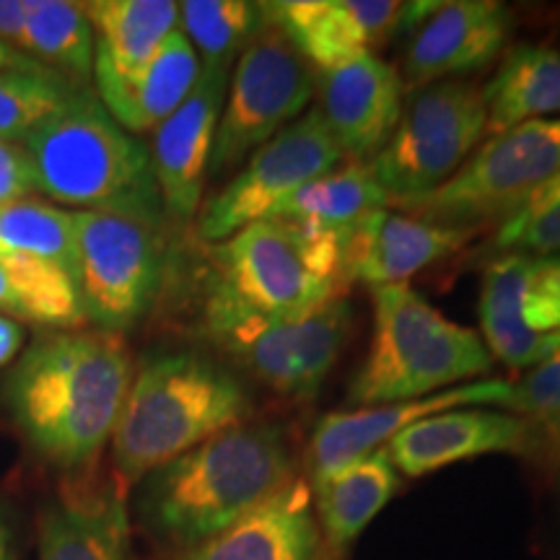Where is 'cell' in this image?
Masks as SVG:
<instances>
[{"label": "cell", "mask_w": 560, "mask_h": 560, "mask_svg": "<svg viewBox=\"0 0 560 560\" xmlns=\"http://www.w3.org/2000/svg\"><path fill=\"white\" fill-rule=\"evenodd\" d=\"M24 34L16 50L75 86H86L94 75V30L83 5L66 0H24Z\"/></svg>", "instance_id": "83f0119b"}, {"label": "cell", "mask_w": 560, "mask_h": 560, "mask_svg": "<svg viewBox=\"0 0 560 560\" xmlns=\"http://www.w3.org/2000/svg\"><path fill=\"white\" fill-rule=\"evenodd\" d=\"M24 149L37 174V190L52 200L151 223L166 219L149 145L86 89L34 128Z\"/></svg>", "instance_id": "277c9868"}, {"label": "cell", "mask_w": 560, "mask_h": 560, "mask_svg": "<svg viewBox=\"0 0 560 560\" xmlns=\"http://www.w3.org/2000/svg\"><path fill=\"white\" fill-rule=\"evenodd\" d=\"M490 249L495 255H558L560 252V172L545 179L514 213L499 223Z\"/></svg>", "instance_id": "d6a6232c"}, {"label": "cell", "mask_w": 560, "mask_h": 560, "mask_svg": "<svg viewBox=\"0 0 560 560\" xmlns=\"http://www.w3.org/2000/svg\"><path fill=\"white\" fill-rule=\"evenodd\" d=\"M26 9L21 0H0V42L16 47L24 34Z\"/></svg>", "instance_id": "d590c367"}, {"label": "cell", "mask_w": 560, "mask_h": 560, "mask_svg": "<svg viewBox=\"0 0 560 560\" xmlns=\"http://www.w3.org/2000/svg\"><path fill=\"white\" fill-rule=\"evenodd\" d=\"M83 319L102 332L132 330L156 304L166 272L161 223L75 210Z\"/></svg>", "instance_id": "30bf717a"}, {"label": "cell", "mask_w": 560, "mask_h": 560, "mask_svg": "<svg viewBox=\"0 0 560 560\" xmlns=\"http://www.w3.org/2000/svg\"><path fill=\"white\" fill-rule=\"evenodd\" d=\"M0 247L58 265L79 285V242L70 210L37 200L5 202L0 206Z\"/></svg>", "instance_id": "4dcf8cb0"}, {"label": "cell", "mask_w": 560, "mask_h": 560, "mask_svg": "<svg viewBox=\"0 0 560 560\" xmlns=\"http://www.w3.org/2000/svg\"><path fill=\"white\" fill-rule=\"evenodd\" d=\"M202 62L179 30L161 45L149 66L132 75L96 73V91L107 112L132 136L156 130L190 96Z\"/></svg>", "instance_id": "7402d4cb"}, {"label": "cell", "mask_w": 560, "mask_h": 560, "mask_svg": "<svg viewBox=\"0 0 560 560\" xmlns=\"http://www.w3.org/2000/svg\"><path fill=\"white\" fill-rule=\"evenodd\" d=\"M384 450L405 478H423L454 462L486 454H516L545 465L560 459V446L540 425L514 412L488 408L436 412L392 436Z\"/></svg>", "instance_id": "5bb4252c"}, {"label": "cell", "mask_w": 560, "mask_h": 560, "mask_svg": "<svg viewBox=\"0 0 560 560\" xmlns=\"http://www.w3.org/2000/svg\"><path fill=\"white\" fill-rule=\"evenodd\" d=\"M342 234L285 219L249 223L213 247L206 296L257 319L306 317L346 285Z\"/></svg>", "instance_id": "8992f818"}, {"label": "cell", "mask_w": 560, "mask_h": 560, "mask_svg": "<svg viewBox=\"0 0 560 560\" xmlns=\"http://www.w3.org/2000/svg\"><path fill=\"white\" fill-rule=\"evenodd\" d=\"M174 560H332L314 514L312 490L291 480L229 529Z\"/></svg>", "instance_id": "44dd1931"}, {"label": "cell", "mask_w": 560, "mask_h": 560, "mask_svg": "<svg viewBox=\"0 0 560 560\" xmlns=\"http://www.w3.org/2000/svg\"><path fill=\"white\" fill-rule=\"evenodd\" d=\"M503 410L540 425L560 446V350L532 366L520 382H511Z\"/></svg>", "instance_id": "836d02e7"}, {"label": "cell", "mask_w": 560, "mask_h": 560, "mask_svg": "<svg viewBox=\"0 0 560 560\" xmlns=\"http://www.w3.org/2000/svg\"><path fill=\"white\" fill-rule=\"evenodd\" d=\"M291 480L296 465L283 431L244 420L145 475L138 516L156 540L182 552L229 529Z\"/></svg>", "instance_id": "7a4b0ae2"}, {"label": "cell", "mask_w": 560, "mask_h": 560, "mask_svg": "<svg viewBox=\"0 0 560 560\" xmlns=\"http://www.w3.org/2000/svg\"><path fill=\"white\" fill-rule=\"evenodd\" d=\"M252 400L221 363L195 350H172L143 361L112 433L117 490L138 486L223 429L244 423Z\"/></svg>", "instance_id": "3957f363"}, {"label": "cell", "mask_w": 560, "mask_h": 560, "mask_svg": "<svg viewBox=\"0 0 560 560\" xmlns=\"http://www.w3.org/2000/svg\"><path fill=\"white\" fill-rule=\"evenodd\" d=\"M0 560H16V558H13L11 532H9V527H5L3 516H0Z\"/></svg>", "instance_id": "f35d334b"}, {"label": "cell", "mask_w": 560, "mask_h": 560, "mask_svg": "<svg viewBox=\"0 0 560 560\" xmlns=\"http://www.w3.org/2000/svg\"><path fill=\"white\" fill-rule=\"evenodd\" d=\"M37 192V174L30 151L19 140L0 138V206L30 200Z\"/></svg>", "instance_id": "e575fe53"}, {"label": "cell", "mask_w": 560, "mask_h": 560, "mask_svg": "<svg viewBox=\"0 0 560 560\" xmlns=\"http://www.w3.org/2000/svg\"><path fill=\"white\" fill-rule=\"evenodd\" d=\"M226 86L229 66H202L190 96L153 130V177L164 213L174 221H190L200 208Z\"/></svg>", "instance_id": "9a60e30c"}, {"label": "cell", "mask_w": 560, "mask_h": 560, "mask_svg": "<svg viewBox=\"0 0 560 560\" xmlns=\"http://www.w3.org/2000/svg\"><path fill=\"white\" fill-rule=\"evenodd\" d=\"M0 317L24 319L32 325L79 327L83 319L75 280L37 257L0 247Z\"/></svg>", "instance_id": "4316f807"}, {"label": "cell", "mask_w": 560, "mask_h": 560, "mask_svg": "<svg viewBox=\"0 0 560 560\" xmlns=\"http://www.w3.org/2000/svg\"><path fill=\"white\" fill-rule=\"evenodd\" d=\"M509 392V380H480L420 397V400L330 412L317 423L310 439V450H306L312 486L332 478L350 462L387 446L392 436L418 420L436 416V412L467 408V405H503Z\"/></svg>", "instance_id": "2e32d148"}, {"label": "cell", "mask_w": 560, "mask_h": 560, "mask_svg": "<svg viewBox=\"0 0 560 560\" xmlns=\"http://www.w3.org/2000/svg\"><path fill=\"white\" fill-rule=\"evenodd\" d=\"M482 91L488 136L560 112V50L545 45L514 47Z\"/></svg>", "instance_id": "484cf974"}, {"label": "cell", "mask_w": 560, "mask_h": 560, "mask_svg": "<svg viewBox=\"0 0 560 560\" xmlns=\"http://www.w3.org/2000/svg\"><path fill=\"white\" fill-rule=\"evenodd\" d=\"M475 231L439 226L400 210H371L342 234V280L397 285L457 252Z\"/></svg>", "instance_id": "ffe728a7"}, {"label": "cell", "mask_w": 560, "mask_h": 560, "mask_svg": "<svg viewBox=\"0 0 560 560\" xmlns=\"http://www.w3.org/2000/svg\"><path fill=\"white\" fill-rule=\"evenodd\" d=\"M511 26V11L495 0L431 3L410 30L400 75L408 89H425L452 75L475 73L503 52Z\"/></svg>", "instance_id": "e0dca14e"}, {"label": "cell", "mask_w": 560, "mask_h": 560, "mask_svg": "<svg viewBox=\"0 0 560 560\" xmlns=\"http://www.w3.org/2000/svg\"><path fill=\"white\" fill-rule=\"evenodd\" d=\"M493 369L486 340L444 317L408 283L374 289V332L348 389L350 405L380 408L470 384Z\"/></svg>", "instance_id": "5b68a950"}, {"label": "cell", "mask_w": 560, "mask_h": 560, "mask_svg": "<svg viewBox=\"0 0 560 560\" xmlns=\"http://www.w3.org/2000/svg\"><path fill=\"white\" fill-rule=\"evenodd\" d=\"M21 342H24V330L19 327V322L0 317V366L19 353Z\"/></svg>", "instance_id": "8d00e7d4"}, {"label": "cell", "mask_w": 560, "mask_h": 560, "mask_svg": "<svg viewBox=\"0 0 560 560\" xmlns=\"http://www.w3.org/2000/svg\"><path fill=\"white\" fill-rule=\"evenodd\" d=\"M556 172H560V117L532 120L490 136L433 192L395 206L439 226L475 231L482 223H501Z\"/></svg>", "instance_id": "ba28073f"}, {"label": "cell", "mask_w": 560, "mask_h": 560, "mask_svg": "<svg viewBox=\"0 0 560 560\" xmlns=\"http://www.w3.org/2000/svg\"><path fill=\"white\" fill-rule=\"evenodd\" d=\"M202 327L215 346L265 387L291 400L312 402L346 348L353 310L350 301L335 296L301 319L268 322L206 296Z\"/></svg>", "instance_id": "52a82bcc"}, {"label": "cell", "mask_w": 560, "mask_h": 560, "mask_svg": "<svg viewBox=\"0 0 560 560\" xmlns=\"http://www.w3.org/2000/svg\"><path fill=\"white\" fill-rule=\"evenodd\" d=\"M94 30V75H132L179 30L172 0H94L81 3Z\"/></svg>", "instance_id": "cb8c5ba5"}, {"label": "cell", "mask_w": 560, "mask_h": 560, "mask_svg": "<svg viewBox=\"0 0 560 560\" xmlns=\"http://www.w3.org/2000/svg\"><path fill=\"white\" fill-rule=\"evenodd\" d=\"M120 335L55 332L21 355L5 382V402L26 441L62 470H91L132 384Z\"/></svg>", "instance_id": "6da1fadb"}, {"label": "cell", "mask_w": 560, "mask_h": 560, "mask_svg": "<svg viewBox=\"0 0 560 560\" xmlns=\"http://www.w3.org/2000/svg\"><path fill=\"white\" fill-rule=\"evenodd\" d=\"M130 520L117 488L68 490L39 520V560H128Z\"/></svg>", "instance_id": "603a6c76"}, {"label": "cell", "mask_w": 560, "mask_h": 560, "mask_svg": "<svg viewBox=\"0 0 560 560\" xmlns=\"http://www.w3.org/2000/svg\"><path fill=\"white\" fill-rule=\"evenodd\" d=\"M389 195L376 185L366 164L338 166L325 177L312 179L299 187L268 219H285L299 223H312L330 231H346L371 210L389 208Z\"/></svg>", "instance_id": "f1b7e54d"}, {"label": "cell", "mask_w": 560, "mask_h": 560, "mask_svg": "<svg viewBox=\"0 0 560 560\" xmlns=\"http://www.w3.org/2000/svg\"><path fill=\"white\" fill-rule=\"evenodd\" d=\"M268 26L262 3L249 0H185L179 32L195 47L202 66H231Z\"/></svg>", "instance_id": "f546056e"}, {"label": "cell", "mask_w": 560, "mask_h": 560, "mask_svg": "<svg viewBox=\"0 0 560 560\" xmlns=\"http://www.w3.org/2000/svg\"><path fill=\"white\" fill-rule=\"evenodd\" d=\"M346 161L338 140L314 107L260 145L244 166L202 206L198 215L200 242L221 244L249 223L265 221L280 202L325 177Z\"/></svg>", "instance_id": "7c38bea8"}, {"label": "cell", "mask_w": 560, "mask_h": 560, "mask_svg": "<svg viewBox=\"0 0 560 560\" xmlns=\"http://www.w3.org/2000/svg\"><path fill=\"white\" fill-rule=\"evenodd\" d=\"M400 486V475L384 446L314 486L317 522L332 560L346 556L371 520L395 499Z\"/></svg>", "instance_id": "d4e9b609"}, {"label": "cell", "mask_w": 560, "mask_h": 560, "mask_svg": "<svg viewBox=\"0 0 560 560\" xmlns=\"http://www.w3.org/2000/svg\"><path fill=\"white\" fill-rule=\"evenodd\" d=\"M262 11L317 75L384 45L402 21L397 0H276Z\"/></svg>", "instance_id": "ac0fdd59"}, {"label": "cell", "mask_w": 560, "mask_h": 560, "mask_svg": "<svg viewBox=\"0 0 560 560\" xmlns=\"http://www.w3.org/2000/svg\"><path fill=\"white\" fill-rule=\"evenodd\" d=\"M319 79V115L353 164H369L402 117V75L380 55L363 52Z\"/></svg>", "instance_id": "d6986e66"}, {"label": "cell", "mask_w": 560, "mask_h": 560, "mask_svg": "<svg viewBox=\"0 0 560 560\" xmlns=\"http://www.w3.org/2000/svg\"><path fill=\"white\" fill-rule=\"evenodd\" d=\"M317 91V73L276 26L240 55L215 130L208 177L236 170L260 145L296 122Z\"/></svg>", "instance_id": "8fae6325"}, {"label": "cell", "mask_w": 560, "mask_h": 560, "mask_svg": "<svg viewBox=\"0 0 560 560\" xmlns=\"http://www.w3.org/2000/svg\"><path fill=\"white\" fill-rule=\"evenodd\" d=\"M482 136H488L482 91L441 81L412 96L387 145L366 166L395 206L444 185L478 151Z\"/></svg>", "instance_id": "9c48e42d"}, {"label": "cell", "mask_w": 560, "mask_h": 560, "mask_svg": "<svg viewBox=\"0 0 560 560\" xmlns=\"http://www.w3.org/2000/svg\"><path fill=\"white\" fill-rule=\"evenodd\" d=\"M482 340L493 359L532 369L560 350V252L503 255L486 268Z\"/></svg>", "instance_id": "4fadbf2b"}, {"label": "cell", "mask_w": 560, "mask_h": 560, "mask_svg": "<svg viewBox=\"0 0 560 560\" xmlns=\"http://www.w3.org/2000/svg\"><path fill=\"white\" fill-rule=\"evenodd\" d=\"M86 86H75L39 62L0 70V138L24 140L47 117L73 102Z\"/></svg>", "instance_id": "1f68e13d"}, {"label": "cell", "mask_w": 560, "mask_h": 560, "mask_svg": "<svg viewBox=\"0 0 560 560\" xmlns=\"http://www.w3.org/2000/svg\"><path fill=\"white\" fill-rule=\"evenodd\" d=\"M32 58H26L24 52H19L16 47L5 45V42H0V70H11V68H24V66H32Z\"/></svg>", "instance_id": "74e56055"}]
</instances>
